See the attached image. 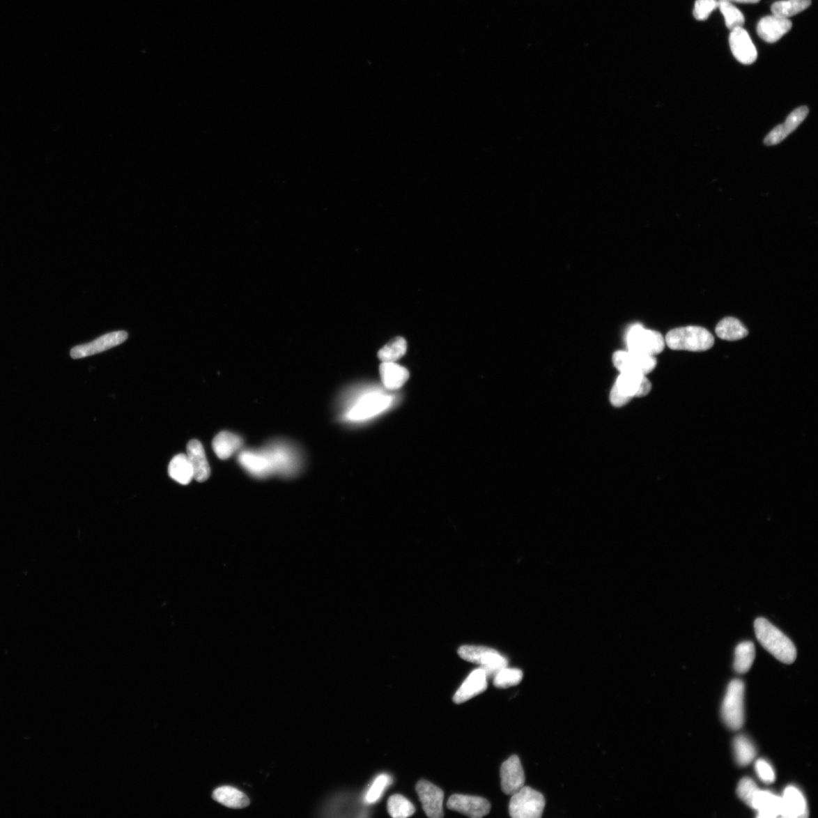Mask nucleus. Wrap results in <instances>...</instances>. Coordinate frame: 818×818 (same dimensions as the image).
<instances>
[{
	"instance_id": "obj_1",
	"label": "nucleus",
	"mask_w": 818,
	"mask_h": 818,
	"mask_svg": "<svg viewBox=\"0 0 818 818\" xmlns=\"http://www.w3.org/2000/svg\"><path fill=\"white\" fill-rule=\"evenodd\" d=\"M757 640L761 645L781 663L790 665L796 659L797 651L792 640L764 617L755 621Z\"/></svg>"
},
{
	"instance_id": "obj_2",
	"label": "nucleus",
	"mask_w": 818,
	"mask_h": 818,
	"mask_svg": "<svg viewBox=\"0 0 818 818\" xmlns=\"http://www.w3.org/2000/svg\"><path fill=\"white\" fill-rule=\"evenodd\" d=\"M665 341L673 350L703 352L711 349L715 338L706 328L687 326L672 330L667 334Z\"/></svg>"
},
{
	"instance_id": "obj_3",
	"label": "nucleus",
	"mask_w": 818,
	"mask_h": 818,
	"mask_svg": "<svg viewBox=\"0 0 818 818\" xmlns=\"http://www.w3.org/2000/svg\"><path fill=\"white\" fill-rule=\"evenodd\" d=\"M651 389V383L647 376L638 373L622 372L612 389L610 400L615 406H624L633 398L649 394Z\"/></svg>"
},
{
	"instance_id": "obj_4",
	"label": "nucleus",
	"mask_w": 818,
	"mask_h": 818,
	"mask_svg": "<svg viewBox=\"0 0 818 818\" xmlns=\"http://www.w3.org/2000/svg\"><path fill=\"white\" fill-rule=\"evenodd\" d=\"M745 685L741 680H734L728 686L722 704L721 713L726 725L733 730L741 729L744 724Z\"/></svg>"
},
{
	"instance_id": "obj_5",
	"label": "nucleus",
	"mask_w": 818,
	"mask_h": 818,
	"mask_svg": "<svg viewBox=\"0 0 818 818\" xmlns=\"http://www.w3.org/2000/svg\"><path fill=\"white\" fill-rule=\"evenodd\" d=\"M544 796L532 787L524 786L511 795L509 814L513 818H539L544 811Z\"/></svg>"
},
{
	"instance_id": "obj_6",
	"label": "nucleus",
	"mask_w": 818,
	"mask_h": 818,
	"mask_svg": "<svg viewBox=\"0 0 818 818\" xmlns=\"http://www.w3.org/2000/svg\"><path fill=\"white\" fill-rule=\"evenodd\" d=\"M458 654L468 663L479 665L487 677H494L502 669L508 667V660L491 648L465 645L458 649Z\"/></svg>"
},
{
	"instance_id": "obj_7",
	"label": "nucleus",
	"mask_w": 818,
	"mask_h": 818,
	"mask_svg": "<svg viewBox=\"0 0 818 818\" xmlns=\"http://www.w3.org/2000/svg\"><path fill=\"white\" fill-rule=\"evenodd\" d=\"M628 350L656 356L665 347V338L656 330H649L636 324L631 326L626 335Z\"/></svg>"
},
{
	"instance_id": "obj_8",
	"label": "nucleus",
	"mask_w": 818,
	"mask_h": 818,
	"mask_svg": "<svg viewBox=\"0 0 818 818\" xmlns=\"http://www.w3.org/2000/svg\"><path fill=\"white\" fill-rule=\"evenodd\" d=\"M615 368L622 372H633L647 376L657 364L656 356L644 355L631 350L619 351L613 355Z\"/></svg>"
},
{
	"instance_id": "obj_9",
	"label": "nucleus",
	"mask_w": 818,
	"mask_h": 818,
	"mask_svg": "<svg viewBox=\"0 0 818 818\" xmlns=\"http://www.w3.org/2000/svg\"><path fill=\"white\" fill-rule=\"evenodd\" d=\"M391 402V398L380 394L373 393L364 395L348 412V419L362 421L370 419L385 411Z\"/></svg>"
},
{
	"instance_id": "obj_10",
	"label": "nucleus",
	"mask_w": 818,
	"mask_h": 818,
	"mask_svg": "<svg viewBox=\"0 0 818 818\" xmlns=\"http://www.w3.org/2000/svg\"><path fill=\"white\" fill-rule=\"evenodd\" d=\"M128 338V334L124 330L111 332L95 339V341L73 348L71 350L72 359H82L95 354H99L111 349L125 343Z\"/></svg>"
},
{
	"instance_id": "obj_11",
	"label": "nucleus",
	"mask_w": 818,
	"mask_h": 818,
	"mask_svg": "<svg viewBox=\"0 0 818 818\" xmlns=\"http://www.w3.org/2000/svg\"><path fill=\"white\" fill-rule=\"evenodd\" d=\"M447 807L470 817L481 818L490 813L491 805L482 797L455 794L449 798Z\"/></svg>"
},
{
	"instance_id": "obj_12",
	"label": "nucleus",
	"mask_w": 818,
	"mask_h": 818,
	"mask_svg": "<svg viewBox=\"0 0 818 818\" xmlns=\"http://www.w3.org/2000/svg\"><path fill=\"white\" fill-rule=\"evenodd\" d=\"M416 792L422 804L423 810L431 818L443 816L442 803L445 794L432 782L422 780L417 782Z\"/></svg>"
},
{
	"instance_id": "obj_13",
	"label": "nucleus",
	"mask_w": 818,
	"mask_h": 818,
	"mask_svg": "<svg viewBox=\"0 0 818 818\" xmlns=\"http://www.w3.org/2000/svg\"><path fill=\"white\" fill-rule=\"evenodd\" d=\"M501 787L503 793L513 795L525 786V775L517 755H512L504 762L500 769Z\"/></svg>"
},
{
	"instance_id": "obj_14",
	"label": "nucleus",
	"mask_w": 818,
	"mask_h": 818,
	"mask_svg": "<svg viewBox=\"0 0 818 818\" xmlns=\"http://www.w3.org/2000/svg\"><path fill=\"white\" fill-rule=\"evenodd\" d=\"M729 43L731 52L739 63L751 65L758 58V53L750 36L743 28L731 31Z\"/></svg>"
},
{
	"instance_id": "obj_15",
	"label": "nucleus",
	"mask_w": 818,
	"mask_h": 818,
	"mask_svg": "<svg viewBox=\"0 0 818 818\" xmlns=\"http://www.w3.org/2000/svg\"><path fill=\"white\" fill-rule=\"evenodd\" d=\"M782 798V817L805 818L808 817L806 800L801 791L794 786L787 787Z\"/></svg>"
},
{
	"instance_id": "obj_16",
	"label": "nucleus",
	"mask_w": 818,
	"mask_h": 818,
	"mask_svg": "<svg viewBox=\"0 0 818 818\" xmlns=\"http://www.w3.org/2000/svg\"><path fill=\"white\" fill-rule=\"evenodd\" d=\"M487 688V675L481 667L477 668L466 678L454 695V701L463 704L476 695L484 693Z\"/></svg>"
},
{
	"instance_id": "obj_17",
	"label": "nucleus",
	"mask_w": 818,
	"mask_h": 818,
	"mask_svg": "<svg viewBox=\"0 0 818 818\" xmlns=\"http://www.w3.org/2000/svg\"><path fill=\"white\" fill-rule=\"evenodd\" d=\"M792 22L776 15H770L762 19L757 26L759 36L767 43H776L792 29Z\"/></svg>"
},
{
	"instance_id": "obj_18",
	"label": "nucleus",
	"mask_w": 818,
	"mask_h": 818,
	"mask_svg": "<svg viewBox=\"0 0 818 818\" xmlns=\"http://www.w3.org/2000/svg\"><path fill=\"white\" fill-rule=\"evenodd\" d=\"M187 456L193 468L194 479L200 483L206 481L210 477L211 469L202 443L197 440H190L187 447Z\"/></svg>"
},
{
	"instance_id": "obj_19",
	"label": "nucleus",
	"mask_w": 818,
	"mask_h": 818,
	"mask_svg": "<svg viewBox=\"0 0 818 818\" xmlns=\"http://www.w3.org/2000/svg\"><path fill=\"white\" fill-rule=\"evenodd\" d=\"M752 808L758 812V817L775 818L780 817L782 798L770 791L759 790L755 795Z\"/></svg>"
},
{
	"instance_id": "obj_20",
	"label": "nucleus",
	"mask_w": 818,
	"mask_h": 818,
	"mask_svg": "<svg viewBox=\"0 0 818 818\" xmlns=\"http://www.w3.org/2000/svg\"><path fill=\"white\" fill-rule=\"evenodd\" d=\"M380 374L383 385L388 389L401 388L409 378L408 371L396 362H382Z\"/></svg>"
},
{
	"instance_id": "obj_21",
	"label": "nucleus",
	"mask_w": 818,
	"mask_h": 818,
	"mask_svg": "<svg viewBox=\"0 0 818 818\" xmlns=\"http://www.w3.org/2000/svg\"><path fill=\"white\" fill-rule=\"evenodd\" d=\"M242 440L238 435L229 431H222L217 435L213 442L215 454L222 460L232 456L242 446Z\"/></svg>"
},
{
	"instance_id": "obj_22",
	"label": "nucleus",
	"mask_w": 818,
	"mask_h": 818,
	"mask_svg": "<svg viewBox=\"0 0 818 818\" xmlns=\"http://www.w3.org/2000/svg\"><path fill=\"white\" fill-rule=\"evenodd\" d=\"M213 798L216 802L231 808H243L247 807L250 803L246 794L231 787H222L216 789L213 793Z\"/></svg>"
},
{
	"instance_id": "obj_23",
	"label": "nucleus",
	"mask_w": 818,
	"mask_h": 818,
	"mask_svg": "<svg viewBox=\"0 0 818 818\" xmlns=\"http://www.w3.org/2000/svg\"><path fill=\"white\" fill-rule=\"evenodd\" d=\"M240 463L249 472L260 476L267 474L273 468L270 456L256 452H243L240 456Z\"/></svg>"
},
{
	"instance_id": "obj_24",
	"label": "nucleus",
	"mask_w": 818,
	"mask_h": 818,
	"mask_svg": "<svg viewBox=\"0 0 818 818\" xmlns=\"http://www.w3.org/2000/svg\"><path fill=\"white\" fill-rule=\"evenodd\" d=\"M169 474L173 481L187 485L194 479V470L185 454L173 457L169 466Z\"/></svg>"
},
{
	"instance_id": "obj_25",
	"label": "nucleus",
	"mask_w": 818,
	"mask_h": 818,
	"mask_svg": "<svg viewBox=\"0 0 818 818\" xmlns=\"http://www.w3.org/2000/svg\"><path fill=\"white\" fill-rule=\"evenodd\" d=\"M716 332L719 338L728 341H739L748 334L742 322L733 317L722 319L716 327Z\"/></svg>"
},
{
	"instance_id": "obj_26",
	"label": "nucleus",
	"mask_w": 818,
	"mask_h": 818,
	"mask_svg": "<svg viewBox=\"0 0 818 818\" xmlns=\"http://www.w3.org/2000/svg\"><path fill=\"white\" fill-rule=\"evenodd\" d=\"M755 658V648L751 641L739 643L735 650L734 670L739 674L750 671Z\"/></svg>"
},
{
	"instance_id": "obj_27",
	"label": "nucleus",
	"mask_w": 818,
	"mask_h": 818,
	"mask_svg": "<svg viewBox=\"0 0 818 818\" xmlns=\"http://www.w3.org/2000/svg\"><path fill=\"white\" fill-rule=\"evenodd\" d=\"M811 4V0H783L774 3L771 6V12L773 15L789 19L805 10Z\"/></svg>"
},
{
	"instance_id": "obj_28",
	"label": "nucleus",
	"mask_w": 818,
	"mask_h": 818,
	"mask_svg": "<svg viewBox=\"0 0 818 818\" xmlns=\"http://www.w3.org/2000/svg\"><path fill=\"white\" fill-rule=\"evenodd\" d=\"M407 351V343L403 337H396L384 347L378 353L379 360L382 362H396L403 357Z\"/></svg>"
},
{
	"instance_id": "obj_29",
	"label": "nucleus",
	"mask_w": 818,
	"mask_h": 818,
	"mask_svg": "<svg viewBox=\"0 0 818 818\" xmlns=\"http://www.w3.org/2000/svg\"><path fill=\"white\" fill-rule=\"evenodd\" d=\"M387 809L389 815L394 818H406L415 812V808L410 801L399 794L389 797Z\"/></svg>"
},
{
	"instance_id": "obj_30",
	"label": "nucleus",
	"mask_w": 818,
	"mask_h": 818,
	"mask_svg": "<svg viewBox=\"0 0 818 818\" xmlns=\"http://www.w3.org/2000/svg\"><path fill=\"white\" fill-rule=\"evenodd\" d=\"M734 751L736 762L741 766L750 764L756 756L755 746L744 736H739L735 739Z\"/></svg>"
},
{
	"instance_id": "obj_31",
	"label": "nucleus",
	"mask_w": 818,
	"mask_h": 818,
	"mask_svg": "<svg viewBox=\"0 0 818 818\" xmlns=\"http://www.w3.org/2000/svg\"><path fill=\"white\" fill-rule=\"evenodd\" d=\"M718 8L725 17L727 29L732 31L737 28H743L745 17L735 6L727 0H719Z\"/></svg>"
},
{
	"instance_id": "obj_32",
	"label": "nucleus",
	"mask_w": 818,
	"mask_h": 818,
	"mask_svg": "<svg viewBox=\"0 0 818 818\" xmlns=\"http://www.w3.org/2000/svg\"><path fill=\"white\" fill-rule=\"evenodd\" d=\"M522 678L523 672L520 669L507 667L494 676L493 684L497 688L507 689L519 684Z\"/></svg>"
},
{
	"instance_id": "obj_33",
	"label": "nucleus",
	"mask_w": 818,
	"mask_h": 818,
	"mask_svg": "<svg viewBox=\"0 0 818 818\" xmlns=\"http://www.w3.org/2000/svg\"><path fill=\"white\" fill-rule=\"evenodd\" d=\"M809 110L807 107H801L792 111L787 118L785 124L780 125L783 134L787 137L790 134L803 123L806 118Z\"/></svg>"
},
{
	"instance_id": "obj_34",
	"label": "nucleus",
	"mask_w": 818,
	"mask_h": 818,
	"mask_svg": "<svg viewBox=\"0 0 818 818\" xmlns=\"http://www.w3.org/2000/svg\"><path fill=\"white\" fill-rule=\"evenodd\" d=\"M392 782L391 778L387 774H380L376 780L373 781V785L365 796L364 801L369 804H372L378 802L383 794L387 787Z\"/></svg>"
},
{
	"instance_id": "obj_35",
	"label": "nucleus",
	"mask_w": 818,
	"mask_h": 818,
	"mask_svg": "<svg viewBox=\"0 0 818 818\" xmlns=\"http://www.w3.org/2000/svg\"><path fill=\"white\" fill-rule=\"evenodd\" d=\"M759 790L753 780L745 778L739 782L737 795L746 805L752 808L753 798Z\"/></svg>"
},
{
	"instance_id": "obj_36",
	"label": "nucleus",
	"mask_w": 818,
	"mask_h": 818,
	"mask_svg": "<svg viewBox=\"0 0 818 818\" xmlns=\"http://www.w3.org/2000/svg\"><path fill=\"white\" fill-rule=\"evenodd\" d=\"M718 8L717 0H696L693 15L696 20H707L711 13Z\"/></svg>"
},
{
	"instance_id": "obj_37",
	"label": "nucleus",
	"mask_w": 818,
	"mask_h": 818,
	"mask_svg": "<svg viewBox=\"0 0 818 818\" xmlns=\"http://www.w3.org/2000/svg\"><path fill=\"white\" fill-rule=\"evenodd\" d=\"M755 770L757 774L765 783H772L775 780V773H774L771 765L764 759H759L755 763Z\"/></svg>"
},
{
	"instance_id": "obj_38",
	"label": "nucleus",
	"mask_w": 818,
	"mask_h": 818,
	"mask_svg": "<svg viewBox=\"0 0 818 818\" xmlns=\"http://www.w3.org/2000/svg\"><path fill=\"white\" fill-rule=\"evenodd\" d=\"M727 1H729L730 3L731 2H736V3H759L760 1V0H727Z\"/></svg>"
}]
</instances>
